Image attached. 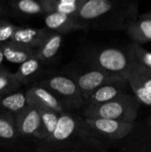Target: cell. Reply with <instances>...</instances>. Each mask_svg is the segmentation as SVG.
<instances>
[{"label": "cell", "mask_w": 151, "mask_h": 152, "mask_svg": "<svg viewBox=\"0 0 151 152\" xmlns=\"http://www.w3.org/2000/svg\"><path fill=\"white\" fill-rule=\"evenodd\" d=\"M138 3L131 1L85 0L76 19L85 30H117L138 18Z\"/></svg>", "instance_id": "cell-1"}, {"label": "cell", "mask_w": 151, "mask_h": 152, "mask_svg": "<svg viewBox=\"0 0 151 152\" xmlns=\"http://www.w3.org/2000/svg\"><path fill=\"white\" fill-rule=\"evenodd\" d=\"M140 102L133 94H125L109 102L85 107V118H105L127 123H135Z\"/></svg>", "instance_id": "cell-2"}, {"label": "cell", "mask_w": 151, "mask_h": 152, "mask_svg": "<svg viewBox=\"0 0 151 152\" xmlns=\"http://www.w3.org/2000/svg\"><path fill=\"white\" fill-rule=\"evenodd\" d=\"M86 59L94 69H101L125 79L133 64V60L127 49L125 51L112 47L91 53Z\"/></svg>", "instance_id": "cell-3"}, {"label": "cell", "mask_w": 151, "mask_h": 152, "mask_svg": "<svg viewBox=\"0 0 151 152\" xmlns=\"http://www.w3.org/2000/svg\"><path fill=\"white\" fill-rule=\"evenodd\" d=\"M85 127L84 119L67 111L62 113L53 134L48 139L43 141L44 151L55 152L64 149L72 142L77 134Z\"/></svg>", "instance_id": "cell-4"}, {"label": "cell", "mask_w": 151, "mask_h": 152, "mask_svg": "<svg viewBox=\"0 0 151 152\" xmlns=\"http://www.w3.org/2000/svg\"><path fill=\"white\" fill-rule=\"evenodd\" d=\"M41 86L51 91L61 101L65 109H79L85 105L77 85L71 77H52L41 82Z\"/></svg>", "instance_id": "cell-5"}, {"label": "cell", "mask_w": 151, "mask_h": 152, "mask_svg": "<svg viewBox=\"0 0 151 152\" xmlns=\"http://www.w3.org/2000/svg\"><path fill=\"white\" fill-rule=\"evenodd\" d=\"M84 122L88 131L110 140H120L125 138L132 132L135 125V123L105 118H84Z\"/></svg>", "instance_id": "cell-6"}, {"label": "cell", "mask_w": 151, "mask_h": 152, "mask_svg": "<svg viewBox=\"0 0 151 152\" xmlns=\"http://www.w3.org/2000/svg\"><path fill=\"white\" fill-rule=\"evenodd\" d=\"M77 85L85 102L90 99L93 94L101 86L111 81L124 78L113 74L108 73L101 69H92L89 70H85L83 72H77L71 77Z\"/></svg>", "instance_id": "cell-7"}, {"label": "cell", "mask_w": 151, "mask_h": 152, "mask_svg": "<svg viewBox=\"0 0 151 152\" xmlns=\"http://www.w3.org/2000/svg\"><path fill=\"white\" fill-rule=\"evenodd\" d=\"M129 88L131 89L129 83L125 78H119L107 83L93 94L90 99L86 102L85 107L96 106L113 101L125 94H129Z\"/></svg>", "instance_id": "cell-8"}, {"label": "cell", "mask_w": 151, "mask_h": 152, "mask_svg": "<svg viewBox=\"0 0 151 152\" xmlns=\"http://www.w3.org/2000/svg\"><path fill=\"white\" fill-rule=\"evenodd\" d=\"M26 94L28 105L53 110L61 114L66 112V109L61 101L51 91L42 86L31 87Z\"/></svg>", "instance_id": "cell-9"}, {"label": "cell", "mask_w": 151, "mask_h": 152, "mask_svg": "<svg viewBox=\"0 0 151 152\" xmlns=\"http://www.w3.org/2000/svg\"><path fill=\"white\" fill-rule=\"evenodd\" d=\"M51 34L45 28H17L12 38L8 44L30 49H38Z\"/></svg>", "instance_id": "cell-10"}, {"label": "cell", "mask_w": 151, "mask_h": 152, "mask_svg": "<svg viewBox=\"0 0 151 152\" xmlns=\"http://www.w3.org/2000/svg\"><path fill=\"white\" fill-rule=\"evenodd\" d=\"M15 125L19 135L36 138L41 125L39 108L28 105V107L15 118Z\"/></svg>", "instance_id": "cell-11"}, {"label": "cell", "mask_w": 151, "mask_h": 152, "mask_svg": "<svg viewBox=\"0 0 151 152\" xmlns=\"http://www.w3.org/2000/svg\"><path fill=\"white\" fill-rule=\"evenodd\" d=\"M44 24L51 32L66 35L76 30L85 29L82 24L74 17L53 12L44 15Z\"/></svg>", "instance_id": "cell-12"}, {"label": "cell", "mask_w": 151, "mask_h": 152, "mask_svg": "<svg viewBox=\"0 0 151 152\" xmlns=\"http://www.w3.org/2000/svg\"><path fill=\"white\" fill-rule=\"evenodd\" d=\"M125 31L140 45L151 42V14L138 17L126 26Z\"/></svg>", "instance_id": "cell-13"}, {"label": "cell", "mask_w": 151, "mask_h": 152, "mask_svg": "<svg viewBox=\"0 0 151 152\" xmlns=\"http://www.w3.org/2000/svg\"><path fill=\"white\" fill-rule=\"evenodd\" d=\"M28 105L27 94L15 92L0 97V112L10 116L14 114L15 118L22 112Z\"/></svg>", "instance_id": "cell-14"}, {"label": "cell", "mask_w": 151, "mask_h": 152, "mask_svg": "<svg viewBox=\"0 0 151 152\" xmlns=\"http://www.w3.org/2000/svg\"><path fill=\"white\" fill-rule=\"evenodd\" d=\"M45 14L58 12L76 18L85 0H42Z\"/></svg>", "instance_id": "cell-15"}, {"label": "cell", "mask_w": 151, "mask_h": 152, "mask_svg": "<svg viewBox=\"0 0 151 152\" xmlns=\"http://www.w3.org/2000/svg\"><path fill=\"white\" fill-rule=\"evenodd\" d=\"M62 40L63 35L51 32L42 45L37 49V58L42 62H47L53 60L58 53Z\"/></svg>", "instance_id": "cell-16"}, {"label": "cell", "mask_w": 151, "mask_h": 152, "mask_svg": "<svg viewBox=\"0 0 151 152\" xmlns=\"http://www.w3.org/2000/svg\"><path fill=\"white\" fill-rule=\"evenodd\" d=\"M1 45L4 59L12 63L22 64L28 60L37 56V49L24 48L11 44H4Z\"/></svg>", "instance_id": "cell-17"}, {"label": "cell", "mask_w": 151, "mask_h": 152, "mask_svg": "<svg viewBox=\"0 0 151 152\" xmlns=\"http://www.w3.org/2000/svg\"><path fill=\"white\" fill-rule=\"evenodd\" d=\"M39 110L41 115V125L36 138L44 141L53 134L61 114L53 110L41 108H39Z\"/></svg>", "instance_id": "cell-18"}, {"label": "cell", "mask_w": 151, "mask_h": 152, "mask_svg": "<svg viewBox=\"0 0 151 152\" xmlns=\"http://www.w3.org/2000/svg\"><path fill=\"white\" fill-rule=\"evenodd\" d=\"M19 136L15 118L0 112V142H12Z\"/></svg>", "instance_id": "cell-19"}, {"label": "cell", "mask_w": 151, "mask_h": 152, "mask_svg": "<svg viewBox=\"0 0 151 152\" xmlns=\"http://www.w3.org/2000/svg\"><path fill=\"white\" fill-rule=\"evenodd\" d=\"M41 63L42 61L37 58V56L28 60L20 64L16 74H14L15 77L20 81V83H25L32 79L39 72Z\"/></svg>", "instance_id": "cell-20"}, {"label": "cell", "mask_w": 151, "mask_h": 152, "mask_svg": "<svg viewBox=\"0 0 151 152\" xmlns=\"http://www.w3.org/2000/svg\"><path fill=\"white\" fill-rule=\"evenodd\" d=\"M127 51L133 62L151 72V53L143 48L140 44L133 42L127 47Z\"/></svg>", "instance_id": "cell-21"}, {"label": "cell", "mask_w": 151, "mask_h": 152, "mask_svg": "<svg viewBox=\"0 0 151 152\" xmlns=\"http://www.w3.org/2000/svg\"><path fill=\"white\" fill-rule=\"evenodd\" d=\"M127 78L135 80L151 94V72L148 69H145L144 68L133 62Z\"/></svg>", "instance_id": "cell-22"}, {"label": "cell", "mask_w": 151, "mask_h": 152, "mask_svg": "<svg viewBox=\"0 0 151 152\" xmlns=\"http://www.w3.org/2000/svg\"><path fill=\"white\" fill-rule=\"evenodd\" d=\"M15 9L25 15H39L44 14L45 12L41 1L35 0H20L15 2Z\"/></svg>", "instance_id": "cell-23"}, {"label": "cell", "mask_w": 151, "mask_h": 152, "mask_svg": "<svg viewBox=\"0 0 151 152\" xmlns=\"http://www.w3.org/2000/svg\"><path fill=\"white\" fill-rule=\"evenodd\" d=\"M129 86L131 87L133 95L138 100V102L142 104L151 107V94L146 90L143 86H142L138 82L132 78H127Z\"/></svg>", "instance_id": "cell-24"}, {"label": "cell", "mask_w": 151, "mask_h": 152, "mask_svg": "<svg viewBox=\"0 0 151 152\" xmlns=\"http://www.w3.org/2000/svg\"><path fill=\"white\" fill-rule=\"evenodd\" d=\"M20 81L8 71H5L0 77V97L11 94L12 91L18 88L20 86Z\"/></svg>", "instance_id": "cell-25"}, {"label": "cell", "mask_w": 151, "mask_h": 152, "mask_svg": "<svg viewBox=\"0 0 151 152\" xmlns=\"http://www.w3.org/2000/svg\"><path fill=\"white\" fill-rule=\"evenodd\" d=\"M17 28L7 21H0V45L8 44L12 38Z\"/></svg>", "instance_id": "cell-26"}, {"label": "cell", "mask_w": 151, "mask_h": 152, "mask_svg": "<svg viewBox=\"0 0 151 152\" xmlns=\"http://www.w3.org/2000/svg\"><path fill=\"white\" fill-rule=\"evenodd\" d=\"M4 53H3L2 45H0V65L3 63V61H4Z\"/></svg>", "instance_id": "cell-27"}, {"label": "cell", "mask_w": 151, "mask_h": 152, "mask_svg": "<svg viewBox=\"0 0 151 152\" xmlns=\"http://www.w3.org/2000/svg\"><path fill=\"white\" fill-rule=\"evenodd\" d=\"M55 152H79V151H55Z\"/></svg>", "instance_id": "cell-28"}, {"label": "cell", "mask_w": 151, "mask_h": 152, "mask_svg": "<svg viewBox=\"0 0 151 152\" xmlns=\"http://www.w3.org/2000/svg\"><path fill=\"white\" fill-rule=\"evenodd\" d=\"M4 72H5V70H3V69H0V77H1Z\"/></svg>", "instance_id": "cell-29"}, {"label": "cell", "mask_w": 151, "mask_h": 152, "mask_svg": "<svg viewBox=\"0 0 151 152\" xmlns=\"http://www.w3.org/2000/svg\"><path fill=\"white\" fill-rule=\"evenodd\" d=\"M2 9H3V7H2V5H1V4H0V13H1V12H2Z\"/></svg>", "instance_id": "cell-30"}, {"label": "cell", "mask_w": 151, "mask_h": 152, "mask_svg": "<svg viewBox=\"0 0 151 152\" xmlns=\"http://www.w3.org/2000/svg\"><path fill=\"white\" fill-rule=\"evenodd\" d=\"M150 128H151V118H150Z\"/></svg>", "instance_id": "cell-31"}]
</instances>
